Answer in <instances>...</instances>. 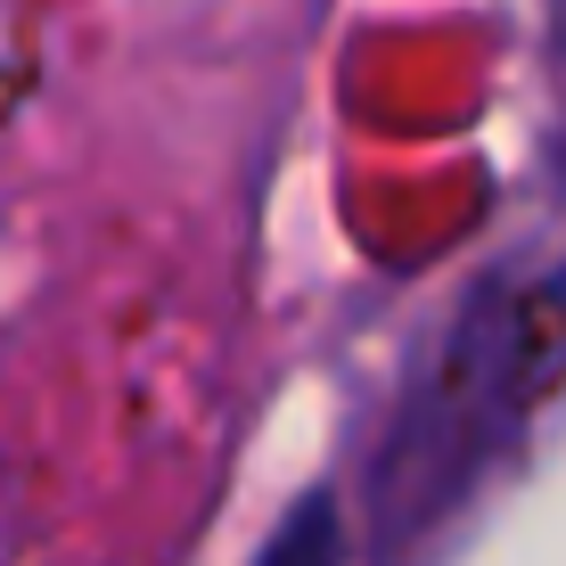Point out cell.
<instances>
[{
  "label": "cell",
  "mask_w": 566,
  "mask_h": 566,
  "mask_svg": "<svg viewBox=\"0 0 566 566\" xmlns=\"http://www.w3.org/2000/svg\"><path fill=\"white\" fill-rule=\"evenodd\" d=\"M566 386V255L551 271H493L443 312L395 395L369 460V551L386 566L427 551Z\"/></svg>",
  "instance_id": "6da1fadb"
},
{
  "label": "cell",
  "mask_w": 566,
  "mask_h": 566,
  "mask_svg": "<svg viewBox=\"0 0 566 566\" xmlns=\"http://www.w3.org/2000/svg\"><path fill=\"white\" fill-rule=\"evenodd\" d=\"M255 566H345V510H337V493H304L296 510L271 525Z\"/></svg>",
  "instance_id": "7a4b0ae2"
},
{
  "label": "cell",
  "mask_w": 566,
  "mask_h": 566,
  "mask_svg": "<svg viewBox=\"0 0 566 566\" xmlns=\"http://www.w3.org/2000/svg\"><path fill=\"white\" fill-rule=\"evenodd\" d=\"M542 17H551V42L566 50V0H542Z\"/></svg>",
  "instance_id": "3957f363"
}]
</instances>
